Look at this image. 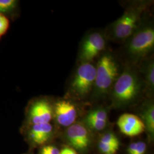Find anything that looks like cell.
Returning a JSON list of instances; mask_svg holds the SVG:
<instances>
[{
    "label": "cell",
    "instance_id": "obj_1",
    "mask_svg": "<svg viewBox=\"0 0 154 154\" xmlns=\"http://www.w3.org/2000/svg\"><path fill=\"white\" fill-rule=\"evenodd\" d=\"M125 53L130 65H135L147 59L154 49V25L143 22L140 27L125 42Z\"/></svg>",
    "mask_w": 154,
    "mask_h": 154
},
{
    "label": "cell",
    "instance_id": "obj_9",
    "mask_svg": "<svg viewBox=\"0 0 154 154\" xmlns=\"http://www.w3.org/2000/svg\"><path fill=\"white\" fill-rule=\"evenodd\" d=\"M29 117L32 125L50 123L53 117V107L48 100L40 99L31 106Z\"/></svg>",
    "mask_w": 154,
    "mask_h": 154
},
{
    "label": "cell",
    "instance_id": "obj_18",
    "mask_svg": "<svg viewBox=\"0 0 154 154\" xmlns=\"http://www.w3.org/2000/svg\"><path fill=\"white\" fill-rule=\"evenodd\" d=\"M99 143L109 144H119L118 139L116 137V135L112 132L106 133L100 139Z\"/></svg>",
    "mask_w": 154,
    "mask_h": 154
},
{
    "label": "cell",
    "instance_id": "obj_16",
    "mask_svg": "<svg viewBox=\"0 0 154 154\" xmlns=\"http://www.w3.org/2000/svg\"><path fill=\"white\" fill-rule=\"evenodd\" d=\"M16 0H0V13H8L16 8Z\"/></svg>",
    "mask_w": 154,
    "mask_h": 154
},
{
    "label": "cell",
    "instance_id": "obj_10",
    "mask_svg": "<svg viewBox=\"0 0 154 154\" xmlns=\"http://www.w3.org/2000/svg\"><path fill=\"white\" fill-rule=\"evenodd\" d=\"M117 125L121 131L128 137L137 136L145 130L143 122L138 116L131 114H124L120 116Z\"/></svg>",
    "mask_w": 154,
    "mask_h": 154
},
{
    "label": "cell",
    "instance_id": "obj_22",
    "mask_svg": "<svg viewBox=\"0 0 154 154\" xmlns=\"http://www.w3.org/2000/svg\"><path fill=\"white\" fill-rule=\"evenodd\" d=\"M41 154H48V152L46 151V150L43 148L42 149V151H41Z\"/></svg>",
    "mask_w": 154,
    "mask_h": 154
},
{
    "label": "cell",
    "instance_id": "obj_7",
    "mask_svg": "<svg viewBox=\"0 0 154 154\" xmlns=\"http://www.w3.org/2000/svg\"><path fill=\"white\" fill-rule=\"evenodd\" d=\"M66 137L72 146L80 151H85L90 146V132L88 128L82 123H74L68 127Z\"/></svg>",
    "mask_w": 154,
    "mask_h": 154
},
{
    "label": "cell",
    "instance_id": "obj_6",
    "mask_svg": "<svg viewBox=\"0 0 154 154\" xmlns=\"http://www.w3.org/2000/svg\"><path fill=\"white\" fill-rule=\"evenodd\" d=\"M105 35L99 31H93L86 34L81 42L78 60L80 62H91L105 51L106 46Z\"/></svg>",
    "mask_w": 154,
    "mask_h": 154
},
{
    "label": "cell",
    "instance_id": "obj_14",
    "mask_svg": "<svg viewBox=\"0 0 154 154\" xmlns=\"http://www.w3.org/2000/svg\"><path fill=\"white\" fill-rule=\"evenodd\" d=\"M85 118L107 121L108 115L107 111L103 108H98L91 110Z\"/></svg>",
    "mask_w": 154,
    "mask_h": 154
},
{
    "label": "cell",
    "instance_id": "obj_11",
    "mask_svg": "<svg viewBox=\"0 0 154 154\" xmlns=\"http://www.w3.org/2000/svg\"><path fill=\"white\" fill-rule=\"evenodd\" d=\"M139 74L143 81L144 90L152 94L154 91V61L153 59H146L140 63Z\"/></svg>",
    "mask_w": 154,
    "mask_h": 154
},
{
    "label": "cell",
    "instance_id": "obj_19",
    "mask_svg": "<svg viewBox=\"0 0 154 154\" xmlns=\"http://www.w3.org/2000/svg\"><path fill=\"white\" fill-rule=\"evenodd\" d=\"M9 27V20L4 14L0 13V37L5 34Z\"/></svg>",
    "mask_w": 154,
    "mask_h": 154
},
{
    "label": "cell",
    "instance_id": "obj_2",
    "mask_svg": "<svg viewBox=\"0 0 154 154\" xmlns=\"http://www.w3.org/2000/svg\"><path fill=\"white\" fill-rule=\"evenodd\" d=\"M148 2H133L123 14L110 27V36L115 41L125 42L143 23V13L148 7Z\"/></svg>",
    "mask_w": 154,
    "mask_h": 154
},
{
    "label": "cell",
    "instance_id": "obj_20",
    "mask_svg": "<svg viewBox=\"0 0 154 154\" xmlns=\"http://www.w3.org/2000/svg\"><path fill=\"white\" fill-rule=\"evenodd\" d=\"M48 154H60L58 149L54 146H46L44 147Z\"/></svg>",
    "mask_w": 154,
    "mask_h": 154
},
{
    "label": "cell",
    "instance_id": "obj_5",
    "mask_svg": "<svg viewBox=\"0 0 154 154\" xmlns=\"http://www.w3.org/2000/svg\"><path fill=\"white\" fill-rule=\"evenodd\" d=\"M96 66L92 62H79L72 77L68 91L78 99L87 97L93 91Z\"/></svg>",
    "mask_w": 154,
    "mask_h": 154
},
{
    "label": "cell",
    "instance_id": "obj_8",
    "mask_svg": "<svg viewBox=\"0 0 154 154\" xmlns=\"http://www.w3.org/2000/svg\"><path fill=\"white\" fill-rule=\"evenodd\" d=\"M53 109L57 123L62 126L69 127L73 125L77 118L75 106L67 100H60L55 103Z\"/></svg>",
    "mask_w": 154,
    "mask_h": 154
},
{
    "label": "cell",
    "instance_id": "obj_21",
    "mask_svg": "<svg viewBox=\"0 0 154 154\" xmlns=\"http://www.w3.org/2000/svg\"><path fill=\"white\" fill-rule=\"evenodd\" d=\"M60 154H77V152L72 149L66 147L63 149L60 152Z\"/></svg>",
    "mask_w": 154,
    "mask_h": 154
},
{
    "label": "cell",
    "instance_id": "obj_3",
    "mask_svg": "<svg viewBox=\"0 0 154 154\" xmlns=\"http://www.w3.org/2000/svg\"><path fill=\"white\" fill-rule=\"evenodd\" d=\"M144 90L143 81L134 66L128 65L122 70L110 91L118 104L125 105L136 99Z\"/></svg>",
    "mask_w": 154,
    "mask_h": 154
},
{
    "label": "cell",
    "instance_id": "obj_15",
    "mask_svg": "<svg viewBox=\"0 0 154 154\" xmlns=\"http://www.w3.org/2000/svg\"><path fill=\"white\" fill-rule=\"evenodd\" d=\"M147 148L146 144L143 142L132 143L127 149L128 154H144Z\"/></svg>",
    "mask_w": 154,
    "mask_h": 154
},
{
    "label": "cell",
    "instance_id": "obj_4",
    "mask_svg": "<svg viewBox=\"0 0 154 154\" xmlns=\"http://www.w3.org/2000/svg\"><path fill=\"white\" fill-rule=\"evenodd\" d=\"M95 66L93 94L96 97H100L110 93L121 71L115 57L110 52H105L101 55Z\"/></svg>",
    "mask_w": 154,
    "mask_h": 154
},
{
    "label": "cell",
    "instance_id": "obj_13",
    "mask_svg": "<svg viewBox=\"0 0 154 154\" xmlns=\"http://www.w3.org/2000/svg\"><path fill=\"white\" fill-rule=\"evenodd\" d=\"M143 123L145 128H147L149 133L151 135L154 134V106L153 103L151 102L143 110Z\"/></svg>",
    "mask_w": 154,
    "mask_h": 154
},
{
    "label": "cell",
    "instance_id": "obj_17",
    "mask_svg": "<svg viewBox=\"0 0 154 154\" xmlns=\"http://www.w3.org/2000/svg\"><path fill=\"white\" fill-rule=\"evenodd\" d=\"M119 144H103L99 143V149L100 151L104 154H115L119 149Z\"/></svg>",
    "mask_w": 154,
    "mask_h": 154
},
{
    "label": "cell",
    "instance_id": "obj_12",
    "mask_svg": "<svg viewBox=\"0 0 154 154\" xmlns=\"http://www.w3.org/2000/svg\"><path fill=\"white\" fill-rule=\"evenodd\" d=\"M53 131V127L50 123L33 125L29 135L34 143L42 144L49 139Z\"/></svg>",
    "mask_w": 154,
    "mask_h": 154
}]
</instances>
